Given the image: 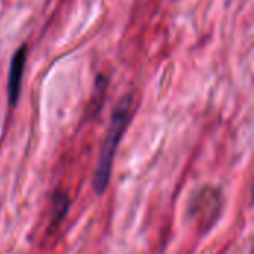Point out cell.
Wrapping results in <instances>:
<instances>
[{
	"instance_id": "cell-1",
	"label": "cell",
	"mask_w": 254,
	"mask_h": 254,
	"mask_svg": "<svg viewBox=\"0 0 254 254\" xmlns=\"http://www.w3.org/2000/svg\"><path fill=\"white\" fill-rule=\"evenodd\" d=\"M131 110H132V97L128 95L118 103V106L115 107V110L112 113L110 125H109L107 134L104 137V141L101 144L98 161H97L95 171H94V179H92V188L98 196H101L109 188L115 155H116L118 146L124 137V132L129 124Z\"/></svg>"
},
{
	"instance_id": "cell-2",
	"label": "cell",
	"mask_w": 254,
	"mask_h": 254,
	"mask_svg": "<svg viewBox=\"0 0 254 254\" xmlns=\"http://www.w3.org/2000/svg\"><path fill=\"white\" fill-rule=\"evenodd\" d=\"M25 55H27V46L22 45L12 57L10 68H9V79H7V100L9 106H15L19 97L21 91V82H22V73L25 65Z\"/></svg>"
}]
</instances>
